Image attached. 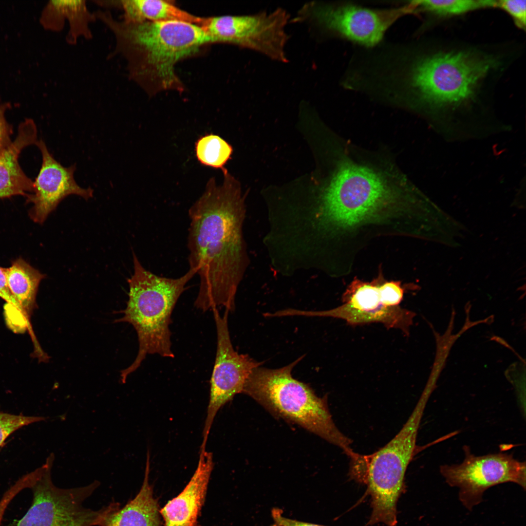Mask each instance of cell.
Masks as SVG:
<instances>
[{"label": "cell", "mask_w": 526, "mask_h": 526, "mask_svg": "<svg viewBox=\"0 0 526 526\" xmlns=\"http://www.w3.org/2000/svg\"><path fill=\"white\" fill-rule=\"evenodd\" d=\"M223 172V185L217 186L214 178L210 179L188 210L189 268L200 278L194 305L204 312L221 306L234 311L247 263L242 233L244 199L238 182L226 169Z\"/></svg>", "instance_id": "6da1fadb"}, {"label": "cell", "mask_w": 526, "mask_h": 526, "mask_svg": "<svg viewBox=\"0 0 526 526\" xmlns=\"http://www.w3.org/2000/svg\"><path fill=\"white\" fill-rule=\"evenodd\" d=\"M320 197L319 225L330 230L352 228L401 207L410 182L386 158L357 152L343 141Z\"/></svg>", "instance_id": "7a4b0ae2"}, {"label": "cell", "mask_w": 526, "mask_h": 526, "mask_svg": "<svg viewBox=\"0 0 526 526\" xmlns=\"http://www.w3.org/2000/svg\"><path fill=\"white\" fill-rule=\"evenodd\" d=\"M113 33L115 52L125 60L129 78L149 95L184 86L175 73L176 63L211 43L197 25L181 21L127 22L109 11L94 12Z\"/></svg>", "instance_id": "3957f363"}, {"label": "cell", "mask_w": 526, "mask_h": 526, "mask_svg": "<svg viewBox=\"0 0 526 526\" xmlns=\"http://www.w3.org/2000/svg\"><path fill=\"white\" fill-rule=\"evenodd\" d=\"M134 272L128 279L129 286L126 308L118 312L122 317L114 322H127L135 329L139 343L137 355L129 367L121 371V382L137 370L148 354L173 358L169 325L171 314L186 284L196 275L190 269L176 278L158 276L146 269L133 252Z\"/></svg>", "instance_id": "277c9868"}, {"label": "cell", "mask_w": 526, "mask_h": 526, "mask_svg": "<svg viewBox=\"0 0 526 526\" xmlns=\"http://www.w3.org/2000/svg\"><path fill=\"white\" fill-rule=\"evenodd\" d=\"M278 369L259 366L250 374L243 393L273 415L295 423L349 456L352 441L337 428L330 413L326 397L317 396L307 384L295 379L293 368L303 358Z\"/></svg>", "instance_id": "5b68a950"}, {"label": "cell", "mask_w": 526, "mask_h": 526, "mask_svg": "<svg viewBox=\"0 0 526 526\" xmlns=\"http://www.w3.org/2000/svg\"><path fill=\"white\" fill-rule=\"evenodd\" d=\"M425 399L421 398L399 432L384 447L369 455L358 454L350 464V475L366 485L372 513L367 525L396 526L398 500L405 490V473L413 457Z\"/></svg>", "instance_id": "8992f818"}, {"label": "cell", "mask_w": 526, "mask_h": 526, "mask_svg": "<svg viewBox=\"0 0 526 526\" xmlns=\"http://www.w3.org/2000/svg\"><path fill=\"white\" fill-rule=\"evenodd\" d=\"M413 62L398 76L403 94L439 106L471 98L494 63L489 58L463 52L440 53Z\"/></svg>", "instance_id": "52a82bcc"}, {"label": "cell", "mask_w": 526, "mask_h": 526, "mask_svg": "<svg viewBox=\"0 0 526 526\" xmlns=\"http://www.w3.org/2000/svg\"><path fill=\"white\" fill-rule=\"evenodd\" d=\"M415 11L410 2L404 6L373 9L352 4L311 1L303 4L293 21L330 36L338 37L366 46H374L399 18Z\"/></svg>", "instance_id": "ba28073f"}, {"label": "cell", "mask_w": 526, "mask_h": 526, "mask_svg": "<svg viewBox=\"0 0 526 526\" xmlns=\"http://www.w3.org/2000/svg\"><path fill=\"white\" fill-rule=\"evenodd\" d=\"M54 459L52 453L42 465L41 473L31 488V505L16 526H100L113 504L98 510L83 506L100 482L95 480L84 487L59 488L51 478Z\"/></svg>", "instance_id": "9c48e42d"}, {"label": "cell", "mask_w": 526, "mask_h": 526, "mask_svg": "<svg viewBox=\"0 0 526 526\" xmlns=\"http://www.w3.org/2000/svg\"><path fill=\"white\" fill-rule=\"evenodd\" d=\"M290 20L288 12L280 7L253 14L204 18L199 26L211 43L233 44L287 63L286 26Z\"/></svg>", "instance_id": "30bf717a"}, {"label": "cell", "mask_w": 526, "mask_h": 526, "mask_svg": "<svg viewBox=\"0 0 526 526\" xmlns=\"http://www.w3.org/2000/svg\"><path fill=\"white\" fill-rule=\"evenodd\" d=\"M460 464L444 465L440 472L451 487L459 488V498L469 510L479 504L485 491L493 486L513 482L526 488V464L504 453L475 456L468 448Z\"/></svg>", "instance_id": "8fae6325"}, {"label": "cell", "mask_w": 526, "mask_h": 526, "mask_svg": "<svg viewBox=\"0 0 526 526\" xmlns=\"http://www.w3.org/2000/svg\"><path fill=\"white\" fill-rule=\"evenodd\" d=\"M212 310L217 331V350L210 381L209 400L201 449L206 448L208 435L218 412L236 394L243 393L252 371L263 364L248 355L239 354L234 350L228 327L229 311L225 309L222 316L217 308Z\"/></svg>", "instance_id": "7c38bea8"}, {"label": "cell", "mask_w": 526, "mask_h": 526, "mask_svg": "<svg viewBox=\"0 0 526 526\" xmlns=\"http://www.w3.org/2000/svg\"><path fill=\"white\" fill-rule=\"evenodd\" d=\"M343 303L330 310L305 311L290 309V316L332 317L344 320L350 325L378 322L389 328H396L408 334L413 323V312L385 302L377 281L364 282L356 281L342 297Z\"/></svg>", "instance_id": "4fadbf2b"}, {"label": "cell", "mask_w": 526, "mask_h": 526, "mask_svg": "<svg viewBox=\"0 0 526 526\" xmlns=\"http://www.w3.org/2000/svg\"><path fill=\"white\" fill-rule=\"evenodd\" d=\"M35 145L40 150L42 164L34 182V191L27 199L33 207L29 215L35 223L42 224L60 202L70 195L88 200L93 197V189L79 186L74 178L75 165L63 166L50 153L44 142L40 139Z\"/></svg>", "instance_id": "5bb4252c"}, {"label": "cell", "mask_w": 526, "mask_h": 526, "mask_svg": "<svg viewBox=\"0 0 526 526\" xmlns=\"http://www.w3.org/2000/svg\"><path fill=\"white\" fill-rule=\"evenodd\" d=\"M214 467L212 453L200 451L197 468L183 490L161 510L165 526H198L197 518Z\"/></svg>", "instance_id": "9a60e30c"}, {"label": "cell", "mask_w": 526, "mask_h": 526, "mask_svg": "<svg viewBox=\"0 0 526 526\" xmlns=\"http://www.w3.org/2000/svg\"><path fill=\"white\" fill-rule=\"evenodd\" d=\"M38 141L33 120L26 118L19 126L18 134L10 147L0 155V199L22 195L26 198L34 191V182L24 172L19 162L21 151Z\"/></svg>", "instance_id": "2e32d148"}, {"label": "cell", "mask_w": 526, "mask_h": 526, "mask_svg": "<svg viewBox=\"0 0 526 526\" xmlns=\"http://www.w3.org/2000/svg\"><path fill=\"white\" fill-rule=\"evenodd\" d=\"M150 458L148 451L145 477L138 493L121 508L119 504L115 503L100 526H160V512L149 484Z\"/></svg>", "instance_id": "e0dca14e"}, {"label": "cell", "mask_w": 526, "mask_h": 526, "mask_svg": "<svg viewBox=\"0 0 526 526\" xmlns=\"http://www.w3.org/2000/svg\"><path fill=\"white\" fill-rule=\"evenodd\" d=\"M123 20L138 22L181 21L200 26L204 18L185 11L171 2L161 0H121Z\"/></svg>", "instance_id": "ac0fdd59"}, {"label": "cell", "mask_w": 526, "mask_h": 526, "mask_svg": "<svg viewBox=\"0 0 526 526\" xmlns=\"http://www.w3.org/2000/svg\"><path fill=\"white\" fill-rule=\"evenodd\" d=\"M8 288L24 315H30L36 305V298L41 281L45 277L21 258L4 268Z\"/></svg>", "instance_id": "d6986e66"}, {"label": "cell", "mask_w": 526, "mask_h": 526, "mask_svg": "<svg viewBox=\"0 0 526 526\" xmlns=\"http://www.w3.org/2000/svg\"><path fill=\"white\" fill-rule=\"evenodd\" d=\"M54 3L61 24H69L67 41L74 44L78 38L90 39L92 34L90 24L96 19L94 13L89 10L85 0H55Z\"/></svg>", "instance_id": "ffe728a7"}, {"label": "cell", "mask_w": 526, "mask_h": 526, "mask_svg": "<svg viewBox=\"0 0 526 526\" xmlns=\"http://www.w3.org/2000/svg\"><path fill=\"white\" fill-rule=\"evenodd\" d=\"M195 150L201 165L223 171L225 169V165L231 158L233 149L219 135L211 133L198 139L195 143Z\"/></svg>", "instance_id": "44dd1931"}, {"label": "cell", "mask_w": 526, "mask_h": 526, "mask_svg": "<svg viewBox=\"0 0 526 526\" xmlns=\"http://www.w3.org/2000/svg\"><path fill=\"white\" fill-rule=\"evenodd\" d=\"M416 9H421L440 16L462 14L477 9L497 7L496 0H413Z\"/></svg>", "instance_id": "7402d4cb"}, {"label": "cell", "mask_w": 526, "mask_h": 526, "mask_svg": "<svg viewBox=\"0 0 526 526\" xmlns=\"http://www.w3.org/2000/svg\"><path fill=\"white\" fill-rule=\"evenodd\" d=\"M44 416H25L0 412V447L15 432L30 424L45 421Z\"/></svg>", "instance_id": "603a6c76"}, {"label": "cell", "mask_w": 526, "mask_h": 526, "mask_svg": "<svg viewBox=\"0 0 526 526\" xmlns=\"http://www.w3.org/2000/svg\"><path fill=\"white\" fill-rule=\"evenodd\" d=\"M497 6L507 12L515 23L522 29H525L526 23V0H502L497 1Z\"/></svg>", "instance_id": "cb8c5ba5"}, {"label": "cell", "mask_w": 526, "mask_h": 526, "mask_svg": "<svg viewBox=\"0 0 526 526\" xmlns=\"http://www.w3.org/2000/svg\"><path fill=\"white\" fill-rule=\"evenodd\" d=\"M11 108L9 102L0 104V155L6 151L13 143L11 138L13 133V127L5 117V112Z\"/></svg>", "instance_id": "d4e9b609"}, {"label": "cell", "mask_w": 526, "mask_h": 526, "mask_svg": "<svg viewBox=\"0 0 526 526\" xmlns=\"http://www.w3.org/2000/svg\"><path fill=\"white\" fill-rule=\"evenodd\" d=\"M0 297L5 300L12 308L24 314L19 304L11 293L6 280L4 268L0 267Z\"/></svg>", "instance_id": "484cf974"}, {"label": "cell", "mask_w": 526, "mask_h": 526, "mask_svg": "<svg viewBox=\"0 0 526 526\" xmlns=\"http://www.w3.org/2000/svg\"><path fill=\"white\" fill-rule=\"evenodd\" d=\"M271 514L274 523L271 526H325L287 518L282 515V510L278 508H274Z\"/></svg>", "instance_id": "4316f807"}]
</instances>
